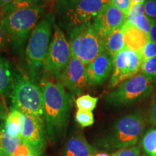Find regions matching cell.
I'll return each instance as SVG.
<instances>
[{"mask_svg":"<svg viewBox=\"0 0 156 156\" xmlns=\"http://www.w3.org/2000/svg\"><path fill=\"white\" fill-rule=\"evenodd\" d=\"M32 151L33 149L30 146L23 142L21 145H20L19 147L15 150L12 156H28Z\"/></svg>","mask_w":156,"mask_h":156,"instance_id":"4dcf8cb0","label":"cell"},{"mask_svg":"<svg viewBox=\"0 0 156 156\" xmlns=\"http://www.w3.org/2000/svg\"><path fill=\"white\" fill-rule=\"evenodd\" d=\"M145 14V9H144V3L138 4V5H134L130 9L129 12L126 17L127 19L133 18V17L137 16V15Z\"/></svg>","mask_w":156,"mask_h":156,"instance_id":"1f68e13d","label":"cell"},{"mask_svg":"<svg viewBox=\"0 0 156 156\" xmlns=\"http://www.w3.org/2000/svg\"><path fill=\"white\" fill-rule=\"evenodd\" d=\"M113 69V58L106 51L99 54L86 67L87 85L97 86L109 77Z\"/></svg>","mask_w":156,"mask_h":156,"instance_id":"5bb4252c","label":"cell"},{"mask_svg":"<svg viewBox=\"0 0 156 156\" xmlns=\"http://www.w3.org/2000/svg\"><path fill=\"white\" fill-rule=\"evenodd\" d=\"M72 56L69 41L58 26L54 27L53 38L48 48L44 66L48 73L59 79Z\"/></svg>","mask_w":156,"mask_h":156,"instance_id":"9c48e42d","label":"cell"},{"mask_svg":"<svg viewBox=\"0 0 156 156\" xmlns=\"http://www.w3.org/2000/svg\"><path fill=\"white\" fill-rule=\"evenodd\" d=\"M153 82L142 73L126 80L106 96V101L114 106H129L143 100L154 90Z\"/></svg>","mask_w":156,"mask_h":156,"instance_id":"8992f818","label":"cell"},{"mask_svg":"<svg viewBox=\"0 0 156 156\" xmlns=\"http://www.w3.org/2000/svg\"><path fill=\"white\" fill-rule=\"evenodd\" d=\"M95 149L87 142L82 134L77 133L66 143L63 156H93Z\"/></svg>","mask_w":156,"mask_h":156,"instance_id":"9a60e30c","label":"cell"},{"mask_svg":"<svg viewBox=\"0 0 156 156\" xmlns=\"http://www.w3.org/2000/svg\"><path fill=\"white\" fill-rule=\"evenodd\" d=\"M151 17H147L145 14L137 15V16L133 17V18H130L126 20L125 24L133 25L136 27L140 30H141L146 34H149L150 30H151Z\"/></svg>","mask_w":156,"mask_h":156,"instance_id":"7402d4cb","label":"cell"},{"mask_svg":"<svg viewBox=\"0 0 156 156\" xmlns=\"http://www.w3.org/2000/svg\"><path fill=\"white\" fill-rule=\"evenodd\" d=\"M40 156H44V155H40Z\"/></svg>","mask_w":156,"mask_h":156,"instance_id":"b9f144b4","label":"cell"},{"mask_svg":"<svg viewBox=\"0 0 156 156\" xmlns=\"http://www.w3.org/2000/svg\"><path fill=\"white\" fill-rule=\"evenodd\" d=\"M12 109L24 114H30L44 118V97L40 86L25 76H20L15 80L9 96Z\"/></svg>","mask_w":156,"mask_h":156,"instance_id":"5b68a950","label":"cell"},{"mask_svg":"<svg viewBox=\"0 0 156 156\" xmlns=\"http://www.w3.org/2000/svg\"><path fill=\"white\" fill-rule=\"evenodd\" d=\"M43 14L44 9L39 5L15 9L4 14L2 23L9 41L15 48L23 47Z\"/></svg>","mask_w":156,"mask_h":156,"instance_id":"7a4b0ae2","label":"cell"},{"mask_svg":"<svg viewBox=\"0 0 156 156\" xmlns=\"http://www.w3.org/2000/svg\"><path fill=\"white\" fill-rule=\"evenodd\" d=\"M41 0H12L9 5L4 7L2 10L5 14L15 9L38 5V3Z\"/></svg>","mask_w":156,"mask_h":156,"instance_id":"d4e9b609","label":"cell"},{"mask_svg":"<svg viewBox=\"0 0 156 156\" xmlns=\"http://www.w3.org/2000/svg\"><path fill=\"white\" fill-rule=\"evenodd\" d=\"M144 9L147 17L156 19V0H145L144 2Z\"/></svg>","mask_w":156,"mask_h":156,"instance_id":"f546056e","label":"cell"},{"mask_svg":"<svg viewBox=\"0 0 156 156\" xmlns=\"http://www.w3.org/2000/svg\"><path fill=\"white\" fill-rule=\"evenodd\" d=\"M69 44L72 55L80 59L86 67L105 51L104 40L99 36L91 22L72 29Z\"/></svg>","mask_w":156,"mask_h":156,"instance_id":"277c9868","label":"cell"},{"mask_svg":"<svg viewBox=\"0 0 156 156\" xmlns=\"http://www.w3.org/2000/svg\"><path fill=\"white\" fill-rule=\"evenodd\" d=\"M58 80L71 92L80 93L82 90L87 85L86 66L80 59L72 55L69 64Z\"/></svg>","mask_w":156,"mask_h":156,"instance_id":"4fadbf2b","label":"cell"},{"mask_svg":"<svg viewBox=\"0 0 156 156\" xmlns=\"http://www.w3.org/2000/svg\"><path fill=\"white\" fill-rule=\"evenodd\" d=\"M98 98L93 97L90 95H83L78 97L75 101L76 106L80 110H85L92 112L98 103Z\"/></svg>","mask_w":156,"mask_h":156,"instance_id":"603a6c76","label":"cell"},{"mask_svg":"<svg viewBox=\"0 0 156 156\" xmlns=\"http://www.w3.org/2000/svg\"><path fill=\"white\" fill-rule=\"evenodd\" d=\"M12 1V0H0V8L3 9L7 5H9Z\"/></svg>","mask_w":156,"mask_h":156,"instance_id":"8d00e7d4","label":"cell"},{"mask_svg":"<svg viewBox=\"0 0 156 156\" xmlns=\"http://www.w3.org/2000/svg\"><path fill=\"white\" fill-rule=\"evenodd\" d=\"M142 64L140 52L124 47L113 58L112 74L109 87H116L135 76Z\"/></svg>","mask_w":156,"mask_h":156,"instance_id":"30bf717a","label":"cell"},{"mask_svg":"<svg viewBox=\"0 0 156 156\" xmlns=\"http://www.w3.org/2000/svg\"><path fill=\"white\" fill-rule=\"evenodd\" d=\"M15 83L10 64L5 58L0 57V96L2 98L10 96Z\"/></svg>","mask_w":156,"mask_h":156,"instance_id":"e0dca14e","label":"cell"},{"mask_svg":"<svg viewBox=\"0 0 156 156\" xmlns=\"http://www.w3.org/2000/svg\"><path fill=\"white\" fill-rule=\"evenodd\" d=\"M148 121L153 125H156V95L152 101L148 115Z\"/></svg>","mask_w":156,"mask_h":156,"instance_id":"d6a6232c","label":"cell"},{"mask_svg":"<svg viewBox=\"0 0 156 156\" xmlns=\"http://www.w3.org/2000/svg\"><path fill=\"white\" fill-rule=\"evenodd\" d=\"M46 129L43 119L25 114V122L20 137L33 150L43 153L46 145Z\"/></svg>","mask_w":156,"mask_h":156,"instance_id":"7c38bea8","label":"cell"},{"mask_svg":"<svg viewBox=\"0 0 156 156\" xmlns=\"http://www.w3.org/2000/svg\"><path fill=\"white\" fill-rule=\"evenodd\" d=\"M145 128V123L138 113L121 118L115 123L111 134L105 140V146L111 149H122L134 146Z\"/></svg>","mask_w":156,"mask_h":156,"instance_id":"ba28073f","label":"cell"},{"mask_svg":"<svg viewBox=\"0 0 156 156\" xmlns=\"http://www.w3.org/2000/svg\"><path fill=\"white\" fill-rule=\"evenodd\" d=\"M149 37L151 41L156 43V20L153 18L151 20V27L149 32Z\"/></svg>","mask_w":156,"mask_h":156,"instance_id":"e575fe53","label":"cell"},{"mask_svg":"<svg viewBox=\"0 0 156 156\" xmlns=\"http://www.w3.org/2000/svg\"><path fill=\"white\" fill-rule=\"evenodd\" d=\"M108 2L111 0H57L55 8L62 24L72 30L90 23Z\"/></svg>","mask_w":156,"mask_h":156,"instance_id":"3957f363","label":"cell"},{"mask_svg":"<svg viewBox=\"0 0 156 156\" xmlns=\"http://www.w3.org/2000/svg\"><path fill=\"white\" fill-rule=\"evenodd\" d=\"M25 122V114L17 109H11L5 120V131L11 136H20Z\"/></svg>","mask_w":156,"mask_h":156,"instance_id":"ac0fdd59","label":"cell"},{"mask_svg":"<svg viewBox=\"0 0 156 156\" xmlns=\"http://www.w3.org/2000/svg\"><path fill=\"white\" fill-rule=\"evenodd\" d=\"M132 0H111V3L127 16L131 8Z\"/></svg>","mask_w":156,"mask_h":156,"instance_id":"f1b7e54d","label":"cell"},{"mask_svg":"<svg viewBox=\"0 0 156 156\" xmlns=\"http://www.w3.org/2000/svg\"><path fill=\"white\" fill-rule=\"evenodd\" d=\"M0 156H9L2 148H0Z\"/></svg>","mask_w":156,"mask_h":156,"instance_id":"60d3db41","label":"cell"},{"mask_svg":"<svg viewBox=\"0 0 156 156\" xmlns=\"http://www.w3.org/2000/svg\"><path fill=\"white\" fill-rule=\"evenodd\" d=\"M124 36L125 47L135 51L140 52L148 41L150 40L149 34L138 29L133 25L124 23L122 26Z\"/></svg>","mask_w":156,"mask_h":156,"instance_id":"2e32d148","label":"cell"},{"mask_svg":"<svg viewBox=\"0 0 156 156\" xmlns=\"http://www.w3.org/2000/svg\"><path fill=\"white\" fill-rule=\"evenodd\" d=\"M75 120L82 127H87L93 125L94 116L92 112L78 109L75 114Z\"/></svg>","mask_w":156,"mask_h":156,"instance_id":"484cf974","label":"cell"},{"mask_svg":"<svg viewBox=\"0 0 156 156\" xmlns=\"http://www.w3.org/2000/svg\"><path fill=\"white\" fill-rule=\"evenodd\" d=\"M141 58L142 63L147 60L156 56V43L150 39L141 51Z\"/></svg>","mask_w":156,"mask_h":156,"instance_id":"4316f807","label":"cell"},{"mask_svg":"<svg viewBox=\"0 0 156 156\" xmlns=\"http://www.w3.org/2000/svg\"><path fill=\"white\" fill-rule=\"evenodd\" d=\"M55 17L48 12L37 23L28 38L26 58L33 69H38L44 64L48 48Z\"/></svg>","mask_w":156,"mask_h":156,"instance_id":"52a82bcc","label":"cell"},{"mask_svg":"<svg viewBox=\"0 0 156 156\" xmlns=\"http://www.w3.org/2000/svg\"><path fill=\"white\" fill-rule=\"evenodd\" d=\"M6 38H7V34H6L5 30L4 28L2 21H0V48L2 47L5 45Z\"/></svg>","mask_w":156,"mask_h":156,"instance_id":"d590c367","label":"cell"},{"mask_svg":"<svg viewBox=\"0 0 156 156\" xmlns=\"http://www.w3.org/2000/svg\"><path fill=\"white\" fill-rule=\"evenodd\" d=\"M141 73L153 82H156V56L142 64Z\"/></svg>","mask_w":156,"mask_h":156,"instance_id":"cb8c5ba5","label":"cell"},{"mask_svg":"<svg viewBox=\"0 0 156 156\" xmlns=\"http://www.w3.org/2000/svg\"><path fill=\"white\" fill-rule=\"evenodd\" d=\"M41 155H43V153H40V152H38V151H35V150H33L32 152H31L30 154L28 156H40Z\"/></svg>","mask_w":156,"mask_h":156,"instance_id":"f35d334b","label":"cell"},{"mask_svg":"<svg viewBox=\"0 0 156 156\" xmlns=\"http://www.w3.org/2000/svg\"><path fill=\"white\" fill-rule=\"evenodd\" d=\"M93 156H110V155L106 153H95Z\"/></svg>","mask_w":156,"mask_h":156,"instance_id":"ab89813d","label":"cell"},{"mask_svg":"<svg viewBox=\"0 0 156 156\" xmlns=\"http://www.w3.org/2000/svg\"><path fill=\"white\" fill-rule=\"evenodd\" d=\"M105 51L114 58L125 47L124 36L122 28L117 29L104 40Z\"/></svg>","mask_w":156,"mask_h":156,"instance_id":"d6986e66","label":"cell"},{"mask_svg":"<svg viewBox=\"0 0 156 156\" xmlns=\"http://www.w3.org/2000/svg\"><path fill=\"white\" fill-rule=\"evenodd\" d=\"M141 146L149 156H156V129L147 130L142 136Z\"/></svg>","mask_w":156,"mask_h":156,"instance_id":"44dd1931","label":"cell"},{"mask_svg":"<svg viewBox=\"0 0 156 156\" xmlns=\"http://www.w3.org/2000/svg\"><path fill=\"white\" fill-rule=\"evenodd\" d=\"M126 15L111 2L106 3L93 20V26L103 40L117 29L122 28Z\"/></svg>","mask_w":156,"mask_h":156,"instance_id":"8fae6325","label":"cell"},{"mask_svg":"<svg viewBox=\"0 0 156 156\" xmlns=\"http://www.w3.org/2000/svg\"><path fill=\"white\" fill-rule=\"evenodd\" d=\"M9 111L7 109V107L6 106V103L2 98L0 96V119L1 120H6L7 117L8 116Z\"/></svg>","mask_w":156,"mask_h":156,"instance_id":"836d02e7","label":"cell"},{"mask_svg":"<svg viewBox=\"0 0 156 156\" xmlns=\"http://www.w3.org/2000/svg\"><path fill=\"white\" fill-rule=\"evenodd\" d=\"M44 97V115L47 137L55 143L63 136L67 128L72 97L58 79L50 75L41 82Z\"/></svg>","mask_w":156,"mask_h":156,"instance_id":"6da1fadb","label":"cell"},{"mask_svg":"<svg viewBox=\"0 0 156 156\" xmlns=\"http://www.w3.org/2000/svg\"><path fill=\"white\" fill-rule=\"evenodd\" d=\"M23 142L20 136H11L5 131H0V148L3 150L9 156H12L15 150Z\"/></svg>","mask_w":156,"mask_h":156,"instance_id":"ffe728a7","label":"cell"},{"mask_svg":"<svg viewBox=\"0 0 156 156\" xmlns=\"http://www.w3.org/2000/svg\"><path fill=\"white\" fill-rule=\"evenodd\" d=\"M112 156H142L140 148L136 146H131L119 149L114 153Z\"/></svg>","mask_w":156,"mask_h":156,"instance_id":"83f0119b","label":"cell"},{"mask_svg":"<svg viewBox=\"0 0 156 156\" xmlns=\"http://www.w3.org/2000/svg\"><path fill=\"white\" fill-rule=\"evenodd\" d=\"M145 0H132L131 1V8L132 7H134V5H138V4H141L145 2ZM130 8V9H131Z\"/></svg>","mask_w":156,"mask_h":156,"instance_id":"74e56055","label":"cell"}]
</instances>
